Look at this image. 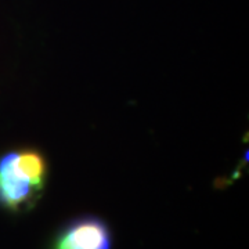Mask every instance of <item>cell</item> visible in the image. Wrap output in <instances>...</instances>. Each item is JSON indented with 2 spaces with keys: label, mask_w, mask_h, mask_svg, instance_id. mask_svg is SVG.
<instances>
[{
  "label": "cell",
  "mask_w": 249,
  "mask_h": 249,
  "mask_svg": "<svg viewBox=\"0 0 249 249\" xmlns=\"http://www.w3.org/2000/svg\"><path fill=\"white\" fill-rule=\"evenodd\" d=\"M54 249H111V234L98 219H80L58 235Z\"/></svg>",
  "instance_id": "cell-2"
},
{
  "label": "cell",
  "mask_w": 249,
  "mask_h": 249,
  "mask_svg": "<svg viewBox=\"0 0 249 249\" xmlns=\"http://www.w3.org/2000/svg\"><path fill=\"white\" fill-rule=\"evenodd\" d=\"M46 163L35 151H13L0 158V204L21 209L43 190Z\"/></svg>",
  "instance_id": "cell-1"
}]
</instances>
